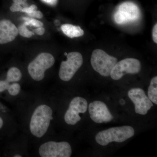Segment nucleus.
I'll use <instances>...</instances> for the list:
<instances>
[{
	"label": "nucleus",
	"mask_w": 157,
	"mask_h": 157,
	"mask_svg": "<svg viewBox=\"0 0 157 157\" xmlns=\"http://www.w3.org/2000/svg\"><path fill=\"white\" fill-rule=\"evenodd\" d=\"M55 59L52 54L42 52L35 57L27 67L28 72L34 81H42L45 78V72L53 67Z\"/></svg>",
	"instance_id": "nucleus-2"
},
{
	"label": "nucleus",
	"mask_w": 157,
	"mask_h": 157,
	"mask_svg": "<svg viewBox=\"0 0 157 157\" xmlns=\"http://www.w3.org/2000/svg\"><path fill=\"white\" fill-rule=\"evenodd\" d=\"M10 82L5 80H0V93L3 92L6 90H8Z\"/></svg>",
	"instance_id": "nucleus-19"
},
{
	"label": "nucleus",
	"mask_w": 157,
	"mask_h": 157,
	"mask_svg": "<svg viewBox=\"0 0 157 157\" xmlns=\"http://www.w3.org/2000/svg\"><path fill=\"white\" fill-rule=\"evenodd\" d=\"M66 61H62L60 66L59 76L63 81H70L83 63L81 54L77 52H69Z\"/></svg>",
	"instance_id": "nucleus-5"
},
{
	"label": "nucleus",
	"mask_w": 157,
	"mask_h": 157,
	"mask_svg": "<svg viewBox=\"0 0 157 157\" xmlns=\"http://www.w3.org/2000/svg\"><path fill=\"white\" fill-rule=\"evenodd\" d=\"M117 59L100 49L93 52L91 58L92 67L102 76H110L113 68L117 63Z\"/></svg>",
	"instance_id": "nucleus-4"
},
{
	"label": "nucleus",
	"mask_w": 157,
	"mask_h": 157,
	"mask_svg": "<svg viewBox=\"0 0 157 157\" xmlns=\"http://www.w3.org/2000/svg\"><path fill=\"white\" fill-rule=\"evenodd\" d=\"M43 2L49 6H56L58 0H41Z\"/></svg>",
	"instance_id": "nucleus-23"
},
{
	"label": "nucleus",
	"mask_w": 157,
	"mask_h": 157,
	"mask_svg": "<svg viewBox=\"0 0 157 157\" xmlns=\"http://www.w3.org/2000/svg\"><path fill=\"white\" fill-rule=\"evenodd\" d=\"M149 99L152 103L157 104V77L152 78L148 89Z\"/></svg>",
	"instance_id": "nucleus-15"
},
{
	"label": "nucleus",
	"mask_w": 157,
	"mask_h": 157,
	"mask_svg": "<svg viewBox=\"0 0 157 157\" xmlns=\"http://www.w3.org/2000/svg\"><path fill=\"white\" fill-rule=\"evenodd\" d=\"M141 69L140 62L137 59H125L117 62L113 68L110 76L114 80H119L126 74L139 73Z\"/></svg>",
	"instance_id": "nucleus-8"
},
{
	"label": "nucleus",
	"mask_w": 157,
	"mask_h": 157,
	"mask_svg": "<svg viewBox=\"0 0 157 157\" xmlns=\"http://www.w3.org/2000/svg\"><path fill=\"white\" fill-rule=\"evenodd\" d=\"M22 77V73L19 68L13 67L9 68L7 71L6 79L10 83H13L20 81Z\"/></svg>",
	"instance_id": "nucleus-14"
},
{
	"label": "nucleus",
	"mask_w": 157,
	"mask_h": 157,
	"mask_svg": "<svg viewBox=\"0 0 157 157\" xmlns=\"http://www.w3.org/2000/svg\"><path fill=\"white\" fill-rule=\"evenodd\" d=\"M61 30L65 35L71 39L82 36L84 34V31L79 26L70 24L62 25Z\"/></svg>",
	"instance_id": "nucleus-13"
},
{
	"label": "nucleus",
	"mask_w": 157,
	"mask_h": 157,
	"mask_svg": "<svg viewBox=\"0 0 157 157\" xmlns=\"http://www.w3.org/2000/svg\"><path fill=\"white\" fill-rule=\"evenodd\" d=\"M152 38L154 42L157 43V24H156L152 30Z\"/></svg>",
	"instance_id": "nucleus-22"
},
{
	"label": "nucleus",
	"mask_w": 157,
	"mask_h": 157,
	"mask_svg": "<svg viewBox=\"0 0 157 157\" xmlns=\"http://www.w3.org/2000/svg\"><path fill=\"white\" fill-rule=\"evenodd\" d=\"M21 20H22V22L29 27H33L36 28L44 26V25L43 22L40 19L30 17L26 15L25 16H23L21 17Z\"/></svg>",
	"instance_id": "nucleus-16"
},
{
	"label": "nucleus",
	"mask_w": 157,
	"mask_h": 157,
	"mask_svg": "<svg viewBox=\"0 0 157 157\" xmlns=\"http://www.w3.org/2000/svg\"><path fill=\"white\" fill-rule=\"evenodd\" d=\"M12 4L22 6L24 8L28 6L27 3L28 0H12Z\"/></svg>",
	"instance_id": "nucleus-21"
},
{
	"label": "nucleus",
	"mask_w": 157,
	"mask_h": 157,
	"mask_svg": "<svg viewBox=\"0 0 157 157\" xmlns=\"http://www.w3.org/2000/svg\"><path fill=\"white\" fill-rule=\"evenodd\" d=\"M39 153L42 157H70L72 150L71 145L67 142L49 141L40 146Z\"/></svg>",
	"instance_id": "nucleus-7"
},
{
	"label": "nucleus",
	"mask_w": 157,
	"mask_h": 157,
	"mask_svg": "<svg viewBox=\"0 0 157 157\" xmlns=\"http://www.w3.org/2000/svg\"><path fill=\"white\" fill-rule=\"evenodd\" d=\"M3 124H4V122H3V119L2 117H0V129L2 128V127Z\"/></svg>",
	"instance_id": "nucleus-24"
},
{
	"label": "nucleus",
	"mask_w": 157,
	"mask_h": 157,
	"mask_svg": "<svg viewBox=\"0 0 157 157\" xmlns=\"http://www.w3.org/2000/svg\"><path fill=\"white\" fill-rule=\"evenodd\" d=\"M128 96L135 106V112L140 115H146L153 104L143 89L133 88L128 92Z\"/></svg>",
	"instance_id": "nucleus-10"
},
{
	"label": "nucleus",
	"mask_w": 157,
	"mask_h": 157,
	"mask_svg": "<svg viewBox=\"0 0 157 157\" xmlns=\"http://www.w3.org/2000/svg\"><path fill=\"white\" fill-rule=\"evenodd\" d=\"M33 31L37 36H43L45 34L46 29L44 26H42L33 29Z\"/></svg>",
	"instance_id": "nucleus-20"
},
{
	"label": "nucleus",
	"mask_w": 157,
	"mask_h": 157,
	"mask_svg": "<svg viewBox=\"0 0 157 157\" xmlns=\"http://www.w3.org/2000/svg\"><path fill=\"white\" fill-rule=\"evenodd\" d=\"M135 134L134 129L129 126L114 127L99 132L95 139L98 144L104 146L112 142H123L133 137Z\"/></svg>",
	"instance_id": "nucleus-3"
},
{
	"label": "nucleus",
	"mask_w": 157,
	"mask_h": 157,
	"mask_svg": "<svg viewBox=\"0 0 157 157\" xmlns=\"http://www.w3.org/2000/svg\"><path fill=\"white\" fill-rule=\"evenodd\" d=\"M17 29H18V35L21 36L23 38L30 39L35 35L34 32L30 29L29 26L26 25L23 23L22 22L19 25L17 26Z\"/></svg>",
	"instance_id": "nucleus-17"
},
{
	"label": "nucleus",
	"mask_w": 157,
	"mask_h": 157,
	"mask_svg": "<svg viewBox=\"0 0 157 157\" xmlns=\"http://www.w3.org/2000/svg\"><path fill=\"white\" fill-rule=\"evenodd\" d=\"M14 157H21L22 156L21 155H20L16 154L14 155Z\"/></svg>",
	"instance_id": "nucleus-25"
},
{
	"label": "nucleus",
	"mask_w": 157,
	"mask_h": 157,
	"mask_svg": "<svg viewBox=\"0 0 157 157\" xmlns=\"http://www.w3.org/2000/svg\"><path fill=\"white\" fill-rule=\"evenodd\" d=\"M89 112L92 120L98 124L111 121L113 117L106 104L101 101L92 102L89 106Z\"/></svg>",
	"instance_id": "nucleus-11"
},
{
	"label": "nucleus",
	"mask_w": 157,
	"mask_h": 157,
	"mask_svg": "<svg viewBox=\"0 0 157 157\" xmlns=\"http://www.w3.org/2000/svg\"><path fill=\"white\" fill-rule=\"evenodd\" d=\"M53 111L48 105L41 104L35 109L31 116L30 131L35 137L41 138L46 134L53 119Z\"/></svg>",
	"instance_id": "nucleus-1"
},
{
	"label": "nucleus",
	"mask_w": 157,
	"mask_h": 157,
	"mask_svg": "<svg viewBox=\"0 0 157 157\" xmlns=\"http://www.w3.org/2000/svg\"><path fill=\"white\" fill-rule=\"evenodd\" d=\"M18 35L17 26L11 20L0 18V46H5L14 42Z\"/></svg>",
	"instance_id": "nucleus-12"
},
{
	"label": "nucleus",
	"mask_w": 157,
	"mask_h": 157,
	"mask_svg": "<svg viewBox=\"0 0 157 157\" xmlns=\"http://www.w3.org/2000/svg\"><path fill=\"white\" fill-rule=\"evenodd\" d=\"M21 90V86L17 82H13L9 86L7 90L10 95L16 96L19 94Z\"/></svg>",
	"instance_id": "nucleus-18"
},
{
	"label": "nucleus",
	"mask_w": 157,
	"mask_h": 157,
	"mask_svg": "<svg viewBox=\"0 0 157 157\" xmlns=\"http://www.w3.org/2000/svg\"><path fill=\"white\" fill-rule=\"evenodd\" d=\"M88 103L84 98L75 97L72 99L64 115L65 122L69 125H74L81 120L79 113H84L87 111Z\"/></svg>",
	"instance_id": "nucleus-9"
},
{
	"label": "nucleus",
	"mask_w": 157,
	"mask_h": 157,
	"mask_svg": "<svg viewBox=\"0 0 157 157\" xmlns=\"http://www.w3.org/2000/svg\"><path fill=\"white\" fill-rule=\"evenodd\" d=\"M140 11L138 6L132 2H125L117 7L113 15V19L117 24L135 22L140 19Z\"/></svg>",
	"instance_id": "nucleus-6"
}]
</instances>
